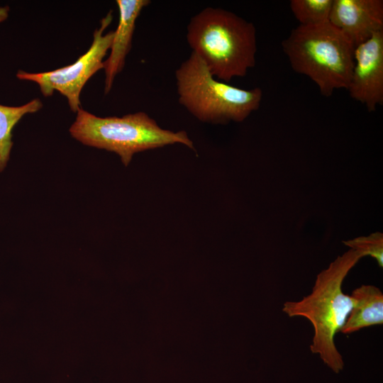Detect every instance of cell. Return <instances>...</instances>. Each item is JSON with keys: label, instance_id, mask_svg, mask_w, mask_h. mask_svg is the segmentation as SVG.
Segmentation results:
<instances>
[{"label": "cell", "instance_id": "6da1fadb", "mask_svg": "<svg viewBox=\"0 0 383 383\" xmlns=\"http://www.w3.org/2000/svg\"><path fill=\"white\" fill-rule=\"evenodd\" d=\"M358 251L349 249L338 256L317 276L311 293L299 301H287L282 311L289 317H303L313 328L310 350L333 372L344 366L335 336L344 326L355 301L343 292L342 285L350 270L363 257Z\"/></svg>", "mask_w": 383, "mask_h": 383}, {"label": "cell", "instance_id": "7a4b0ae2", "mask_svg": "<svg viewBox=\"0 0 383 383\" xmlns=\"http://www.w3.org/2000/svg\"><path fill=\"white\" fill-rule=\"evenodd\" d=\"M186 38L217 79L243 77L256 62L257 36L253 23L221 8L206 7L190 19Z\"/></svg>", "mask_w": 383, "mask_h": 383}, {"label": "cell", "instance_id": "3957f363", "mask_svg": "<svg viewBox=\"0 0 383 383\" xmlns=\"http://www.w3.org/2000/svg\"><path fill=\"white\" fill-rule=\"evenodd\" d=\"M282 46L294 72L309 77L321 95L329 97L335 89H348L355 47L329 21L299 25Z\"/></svg>", "mask_w": 383, "mask_h": 383}, {"label": "cell", "instance_id": "277c9868", "mask_svg": "<svg viewBox=\"0 0 383 383\" xmlns=\"http://www.w3.org/2000/svg\"><path fill=\"white\" fill-rule=\"evenodd\" d=\"M178 101L202 123L242 122L257 111L262 91L244 89L216 79L193 52L175 71Z\"/></svg>", "mask_w": 383, "mask_h": 383}, {"label": "cell", "instance_id": "5b68a950", "mask_svg": "<svg viewBox=\"0 0 383 383\" xmlns=\"http://www.w3.org/2000/svg\"><path fill=\"white\" fill-rule=\"evenodd\" d=\"M70 133L85 145L116 153L125 166L137 152L168 145L180 143L194 150L186 131L164 129L143 111L121 117H99L81 108Z\"/></svg>", "mask_w": 383, "mask_h": 383}, {"label": "cell", "instance_id": "8992f818", "mask_svg": "<svg viewBox=\"0 0 383 383\" xmlns=\"http://www.w3.org/2000/svg\"><path fill=\"white\" fill-rule=\"evenodd\" d=\"M113 20L110 11L100 22V26L93 34V41L89 50L74 63L59 69L31 73L18 70L16 77L36 83L44 96L59 91L67 99L72 111L77 113L81 109L79 96L87 82L99 70L104 69V58L110 50L113 31L104 34V30Z\"/></svg>", "mask_w": 383, "mask_h": 383}, {"label": "cell", "instance_id": "52a82bcc", "mask_svg": "<svg viewBox=\"0 0 383 383\" xmlns=\"http://www.w3.org/2000/svg\"><path fill=\"white\" fill-rule=\"evenodd\" d=\"M354 60L347 89L368 111H375L383 104V30L356 47Z\"/></svg>", "mask_w": 383, "mask_h": 383}, {"label": "cell", "instance_id": "ba28073f", "mask_svg": "<svg viewBox=\"0 0 383 383\" xmlns=\"http://www.w3.org/2000/svg\"><path fill=\"white\" fill-rule=\"evenodd\" d=\"M329 22L355 48L383 30V1L333 0Z\"/></svg>", "mask_w": 383, "mask_h": 383}, {"label": "cell", "instance_id": "9c48e42d", "mask_svg": "<svg viewBox=\"0 0 383 383\" xmlns=\"http://www.w3.org/2000/svg\"><path fill=\"white\" fill-rule=\"evenodd\" d=\"M150 4L149 0H117L119 11L118 26L114 30L110 47L111 52L104 61L105 72L104 94L111 89L113 80L125 65L126 57L132 44L135 22L143 8Z\"/></svg>", "mask_w": 383, "mask_h": 383}, {"label": "cell", "instance_id": "30bf717a", "mask_svg": "<svg viewBox=\"0 0 383 383\" xmlns=\"http://www.w3.org/2000/svg\"><path fill=\"white\" fill-rule=\"evenodd\" d=\"M350 295L355 303L340 333L348 335L367 327L383 324V293L379 287L362 284L355 289Z\"/></svg>", "mask_w": 383, "mask_h": 383}, {"label": "cell", "instance_id": "8fae6325", "mask_svg": "<svg viewBox=\"0 0 383 383\" xmlns=\"http://www.w3.org/2000/svg\"><path fill=\"white\" fill-rule=\"evenodd\" d=\"M43 107L39 99L17 106L0 104V172L6 167L9 160L12 141V130L22 117L38 111Z\"/></svg>", "mask_w": 383, "mask_h": 383}, {"label": "cell", "instance_id": "7c38bea8", "mask_svg": "<svg viewBox=\"0 0 383 383\" xmlns=\"http://www.w3.org/2000/svg\"><path fill=\"white\" fill-rule=\"evenodd\" d=\"M333 0H291L289 6L299 25L313 26L329 21Z\"/></svg>", "mask_w": 383, "mask_h": 383}, {"label": "cell", "instance_id": "4fadbf2b", "mask_svg": "<svg viewBox=\"0 0 383 383\" xmlns=\"http://www.w3.org/2000/svg\"><path fill=\"white\" fill-rule=\"evenodd\" d=\"M350 249L360 252L363 256L370 255L374 258L379 266H383V235L377 232L368 236H361L353 240L344 241Z\"/></svg>", "mask_w": 383, "mask_h": 383}, {"label": "cell", "instance_id": "5bb4252c", "mask_svg": "<svg viewBox=\"0 0 383 383\" xmlns=\"http://www.w3.org/2000/svg\"><path fill=\"white\" fill-rule=\"evenodd\" d=\"M9 13V6H0V23L4 21L8 18Z\"/></svg>", "mask_w": 383, "mask_h": 383}]
</instances>
